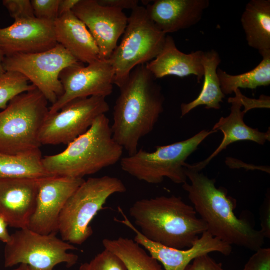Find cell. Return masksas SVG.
I'll return each mask as SVG.
<instances>
[{"instance_id":"obj_36","label":"cell","mask_w":270,"mask_h":270,"mask_svg":"<svg viewBox=\"0 0 270 270\" xmlns=\"http://www.w3.org/2000/svg\"><path fill=\"white\" fill-rule=\"evenodd\" d=\"M80 1V0H60L59 4L58 17L72 11Z\"/></svg>"},{"instance_id":"obj_12","label":"cell","mask_w":270,"mask_h":270,"mask_svg":"<svg viewBox=\"0 0 270 270\" xmlns=\"http://www.w3.org/2000/svg\"><path fill=\"white\" fill-rule=\"evenodd\" d=\"M114 71L109 60L100 59L86 66L78 62L64 68L60 75L64 93L49 107L48 113L58 112L68 102L78 98H106L113 91Z\"/></svg>"},{"instance_id":"obj_4","label":"cell","mask_w":270,"mask_h":270,"mask_svg":"<svg viewBox=\"0 0 270 270\" xmlns=\"http://www.w3.org/2000/svg\"><path fill=\"white\" fill-rule=\"evenodd\" d=\"M123 150L113 138L108 118L102 114L63 152L46 156L42 162L52 176L83 178L120 160Z\"/></svg>"},{"instance_id":"obj_13","label":"cell","mask_w":270,"mask_h":270,"mask_svg":"<svg viewBox=\"0 0 270 270\" xmlns=\"http://www.w3.org/2000/svg\"><path fill=\"white\" fill-rule=\"evenodd\" d=\"M118 208L122 219L114 218V220L132 230L136 235L134 240L161 263L164 270H184L195 258L202 255L218 252L228 256L232 252V246L214 237L208 231L203 233L191 248L186 250L174 248L152 241L133 224L120 207Z\"/></svg>"},{"instance_id":"obj_28","label":"cell","mask_w":270,"mask_h":270,"mask_svg":"<svg viewBox=\"0 0 270 270\" xmlns=\"http://www.w3.org/2000/svg\"><path fill=\"white\" fill-rule=\"evenodd\" d=\"M79 270H127L116 254L104 249L90 262L82 264Z\"/></svg>"},{"instance_id":"obj_14","label":"cell","mask_w":270,"mask_h":270,"mask_svg":"<svg viewBox=\"0 0 270 270\" xmlns=\"http://www.w3.org/2000/svg\"><path fill=\"white\" fill-rule=\"evenodd\" d=\"M84 180L82 178L56 176L40 178L36 208L28 228L42 234L58 233L64 208Z\"/></svg>"},{"instance_id":"obj_29","label":"cell","mask_w":270,"mask_h":270,"mask_svg":"<svg viewBox=\"0 0 270 270\" xmlns=\"http://www.w3.org/2000/svg\"><path fill=\"white\" fill-rule=\"evenodd\" d=\"M60 0H32L35 17L54 22L58 17Z\"/></svg>"},{"instance_id":"obj_37","label":"cell","mask_w":270,"mask_h":270,"mask_svg":"<svg viewBox=\"0 0 270 270\" xmlns=\"http://www.w3.org/2000/svg\"><path fill=\"white\" fill-rule=\"evenodd\" d=\"M8 226L6 222L0 216V240L6 244L8 243L11 238V235L9 234L7 228Z\"/></svg>"},{"instance_id":"obj_8","label":"cell","mask_w":270,"mask_h":270,"mask_svg":"<svg viewBox=\"0 0 270 270\" xmlns=\"http://www.w3.org/2000/svg\"><path fill=\"white\" fill-rule=\"evenodd\" d=\"M166 35L150 19L145 7L138 6L132 10L122 40L108 60L114 71V84L120 88L136 67L154 60Z\"/></svg>"},{"instance_id":"obj_16","label":"cell","mask_w":270,"mask_h":270,"mask_svg":"<svg viewBox=\"0 0 270 270\" xmlns=\"http://www.w3.org/2000/svg\"><path fill=\"white\" fill-rule=\"evenodd\" d=\"M57 44L53 22L35 18L0 28V49L4 57L43 52Z\"/></svg>"},{"instance_id":"obj_33","label":"cell","mask_w":270,"mask_h":270,"mask_svg":"<svg viewBox=\"0 0 270 270\" xmlns=\"http://www.w3.org/2000/svg\"><path fill=\"white\" fill-rule=\"evenodd\" d=\"M98 4L105 6L114 8L122 10L130 9L132 10L138 6V0H97Z\"/></svg>"},{"instance_id":"obj_19","label":"cell","mask_w":270,"mask_h":270,"mask_svg":"<svg viewBox=\"0 0 270 270\" xmlns=\"http://www.w3.org/2000/svg\"><path fill=\"white\" fill-rule=\"evenodd\" d=\"M240 92V89L236 90L234 92L236 96L230 98L228 100V102L232 104L229 116L220 118L212 129L216 132L218 130L222 132L224 138L222 142L214 152L204 161L192 165L188 164L190 168L200 172L214 158L234 142L248 140L264 145L266 142L270 141V130L266 132H261L258 129L252 128L245 124L244 117L246 113L242 110L243 106Z\"/></svg>"},{"instance_id":"obj_30","label":"cell","mask_w":270,"mask_h":270,"mask_svg":"<svg viewBox=\"0 0 270 270\" xmlns=\"http://www.w3.org/2000/svg\"><path fill=\"white\" fill-rule=\"evenodd\" d=\"M2 4L14 20L36 18L31 0H4Z\"/></svg>"},{"instance_id":"obj_38","label":"cell","mask_w":270,"mask_h":270,"mask_svg":"<svg viewBox=\"0 0 270 270\" xmlns=\"http://www.w3.org/2000/svg\"><path fill=\"white\" fill-rule=\"evenodd\" d=\"M4 58V56L0 49V76L2 75L6 72L3 67Z\"/></svg>"},{"instance_id":"obj_35","label":"cell","mask_w":270,"mask_h":270,"mask_svg":"<svg viewBox=\"0 0 270 270\" xmlns=\"http://www.w3.org/2000/svg\"><path fill=\"white\" fill-rule=\"evenodd\" d=\"M240 96L241 100L242 106H245L244 112L246 113L248 110L254 108H270V98L264 96V98L260 100L249 99L242 94L240 92Z\"/></svg>"},{"instance_id":"obj_23","label":"cell","mask_w":270,"mask_h":270,"mask_svg":"<svg viewBox=\"0 0 270 270\" xmlns=\"http://www.w3.org/2000/svg\"><path fill=\"white\" fill-rule=\"evenodd\" d=\"M221 61L220 56L216 50H212L204 52L202 58L204 82L202 91L194 100L181 104L182 117L201 106H205L206 109L218 110L220 108V103L226 97L221 90L217 74Z\"/></svg>"},{"instance_id":"obj_7","label":"cell","mask_w":270,"mask_h":270,"mask_svg":"<svg viewBox=\"0 0 270 270\" xmlns=\"http://www.w3.org/2000/svg\"><path fill=\"white\" fill-rule=\"evenodd\" d=\"M213 130H202L184 140L158 146L150 152L140 150L120 160L122 169L138 180L150 184L162 183L165 178L176 184L187 182L186 160Z\"/></svg>"},{"instance_id":"obj_21","label":"cell","mask_w":270,"mask_h":270,"mask_svg":"<svg viewBox=\"0 0 270 270\" xmlns=\"http://www.w3.org/2000/svg\"><path fill=\"white\" fill-rule=\"evenodd\" d=\"M56 42L78 62L89 64L100 59L98 46L84 23L72 11L54 22Z\"/></svg>"},{"instance_id":"obj_22","label":"cell","mask_w":270,"mask_h":270,"mask_svg":"<svg viewBox=\"0 0 270 270\" xmlns=\"http://www.w3.org/2000/svg\"><path fill=\"white\" fill-rule=\"evenodd\" d=\"M241 23L249 46L258 52L270 50V0H251Z\"/></svg>"},{"instance_id":"obj_5","label":"cell","mask_w":270,"mask_h":270,"mask_svg":"<svg viewBox=\"0 0 270 270\" xmlns=\"http://www.w3.org/2000/svg\"><path fill=\"white\" fill-rule=\"evenodd\" d=\"M48 101L36 88L12 99L0 112V152L18 154L40 150L39 134Z\"/></svg>"},{"instance_id":"obj_6","label":"cell","mask_w":270,"mask_h":270,"mask_svg":"<svg viewBox=\"0 0 270 270\" xmlns=\"http://www.w3.org/2000/svg\"><path fill=\"white\" fill-rule=\"evenodd\" d=\"M126 192V186L117 178L106 176L84 180L70 198L60 214L58 232L62 239L72 244H83L92 235L90 224L104 209L108 198Z\"/></svg>"},{"instance_id":"obj_25","label":"cell","mask_w":270,"mask_h":270,"mask_svg":"<svg viewBox=\"0 0 270 270\" xmlns=\"http://www.w3.org/2000/svg\"><path fill=\"white\" fill-rule=\"evenodd\" d=\"M261 62L251 70L238 75H232L222 69L217 70L221 90L226 96L240 88L255 90L270 84V50L259 52Z\"/></svg>"},{"instance_id":"obj_15","label":"cell","mask_w":270,"mask_h":270,"mask_svg":"<svg viewBox=\"0 0 270 270\" xmlns=\"http://www.w3.org/2000/svg\"><path fill=\"white\" fill-rule=\"evenodd\" d=\"M72 12L94 38L100 59L108 60L128 24V18L123 10L102 6L97 0H80Z\"/></svg>"},{"instance_id":"obj_10","label":"cell","mask_w":270,"mask_h":270,"mask_svg":"<svg viewBox=\"0 0 270 270\" xmlns=\"http://www.w3.org/2000/svg\"><path fill=\"white\" fill-rule=\"evenodd\" d=\"M78 62L60 44L43 52L16 54L5 56V72L24 75L44 96L52 105L62 95L64 89L60 79L66 68Z\"/></svg>"},{"instance_id":"obj_26","label":"cell","mask_w":270,"mask_h":270,"mask_svg":"<svg viewBox=\"0 0 270 270\" xmlns=\"http://www.w3.org/2000/svg\"><path fill=\"white\" fill-rule=\"evenodd\" d=\"M102 244L121 260L127 270H164L160 262L134 240L122 237L105 238Z\"/></svg>"},{"instance_id":"obj_34","label":"cell","mask_w":270,"mask_h":270,"mask_svg":"<svg viewBox=\"0 0 270 270\" xmlns=\"http://www.w3.org/2000/svg\"><path fill=\"white\" fill-rule=\"evenodd\" d=\"M260 230L265 238L270 237V200L265 201L260 209Z\"/></svg>"},{"instance_id":"obj_32","label":"cell","mask_w":270,"mask_h":270,"mask_svg":"<svg viewBox=\"0 0 270 270\" xmlns=\"http://www.w3.org/2000/svg\"><path fill=\"white\" fill-rule=\"evenodd\" d=\"M184 270H226L208 254L200 256L189 264Z\"/></svg>"},{"instance_id":"obj_20","label":"cell","mask_w":270,"mask_h":270,"mask_svg":"<svg viewBox=\"0 0 270 270\" xmlns=\"http://www.w3.org/2000/svg\"><path fill=\"white\" fill-rule=\"evenodd\" d=\"M204 54L202 50L189 54L184 53L177 48L173 38L166 35L160 53L145 65L156 80L168 76L183 78L194 75L200 82L204 75L202 64Z\"/></svg>"},{"instance_id":"obj_27","label":"cell","mask_w":270,"mask_h":270,"mask_svg":"<svg viewBox=\"0 0 270 270\" xmlns=\"http://www.w3.org/2000/svg\"><path fill=\"white\" fill-rule=\"evenodd\" d=\"M28 82L24 75L17 72H6L0 76V109L6 108L16 96L36 88Z\"/></svg>"},{"instance_id":"obj_24","label":"cell","mask_w":270,"mask_h":270,"mask_svg":"<svg viewBox=\"0 0 270 270\" xmlns=\"http://www.w3.org/2000/svg\"><path fill=\"white\" fill-rule=\"evenodd\" d=\"M40 150L18 154L0 152V178H41L51 176L44 168Z\"/></svg>"},{"instance_id":"obj_39","label":"cell","mask_w":270,"mask_h":270,"mask_svg":"<svg viewBox=\"0 0 270 270\" xmlns=\"http://www.w3.org/2000/svg\"><path fill=\"white\" fill-rule=\"evenodd\" d=\"M12 270H36L35 269L32 268L30 266L25 264H20V266L15 269Z\"/></svg>"},{"instance_id":"obj_11","label":"cell","mask_w":270,"mask_h":270,"mask_svg":"<svg viewBox=\"0 0 270 270\" xmlns=\"http://www.w3.org/2000/svg\"><path fill=\"white\" fill-rule=\"evenodd\" d=\"M109 110L106 98L102 96L78 98L68 102L58 112L48 114L40 132V144H69Z\"/></svg>"},{"instance_id":"obj_3","label":"cell","mask_w":270,"mask_h":270,"mask_svg":"<svg viewBox=\"0 0 270 270\" xmlns=\"http://www.w3.org/2000/svg\"><path fill=\"white\" fill-rule=\"evenodd\" d=\"M130 214L145 237L174 248H191L207 231L194 208L175 196L138 200Z\"/></svg>"},{"instance_id":"obj_1","label":"cell","mask_w":270,"mask_h":270,"mask_svg":"<svg viewBox=\"0 0 270 270\" xmlns=\"http://www.w3.org/2000/svg\"><path fill=\"white\" fill-rule=\"evenodd\" d=\"M156 80L142 64L120 88L110 127L114 139L128 156L138 151L140 140L153 130L164 112V97Z\"/></svg>"},{"instance_id":"obj_17","label":"cell","mask_w":270,"mask_h":270,"mask_svg":"<svg viewBox=\"0 0 270 270\" xmlns=\"http://www.w3.org/2000/svg\"><path fill=\"white\" fill-rule=\"evenodd\" d=\"M40 179L0 178V216L8 226L19 230L28 228Z\"/></svg>"},{"instance_id":"obj_18","label":"cell","mask_w":270,"mask_h":270,"mask_svg":"<svg viewBox=\"0 0 270 270\" xmlns=\"http://www.w3.org/2000/svg\"><path fill=\"white\" fill-rule=\"evenodd\" d=\"M146 5L148 16L167 34L188 28L200 22L209 0H156Z\"/></svg>"},{"instance_id":"obj_2","label":"cell","mask_w":270,"mask_h":270,"mask_svg":"<svg viewBox=\"0 0 270 270\" xmlns=\"http://www.w3.org/2000/svg\"><path fill=\"white\" fill-rule=\"evenodd\" d=\"M190 183L182 184L194 208L204 222L207 231L214 237L228 244L256 252L262 248L265 238L246 218H239L234 210L236 200L224 188H216V180L186 165Z\"/></svg>"},{"instance_id":"obj_31","label":"cell","mask_w":270,"mask_h":270,"mask_svg":"<svg viewBox=\"0 0 270 270\" xmlns=\"http://www.w3.org/2000/svg\"><path fill=\"white\" fill-rule=\"evenodd\" d=\"M243 270H270V248H262L256 251Z\"/></svg>"},{"instance_id":"obj_9","label":"cell","mask_w":270,"mask_h":270,"mask_svg":"<svg viewBox=\"0 0 270 270\" xmlns=\"http://www.w3.org/2000/svg\"><path fill=\"white\" fill-rule=\"evenodd\" d=\"M57 233L42 234L29 228L20 229L11 235L4 251V266L27 264L36 270H54L60 264L71 268L78 262V256L68 250L77 248L60 239Z\"/></svg>"}]
</instances>
